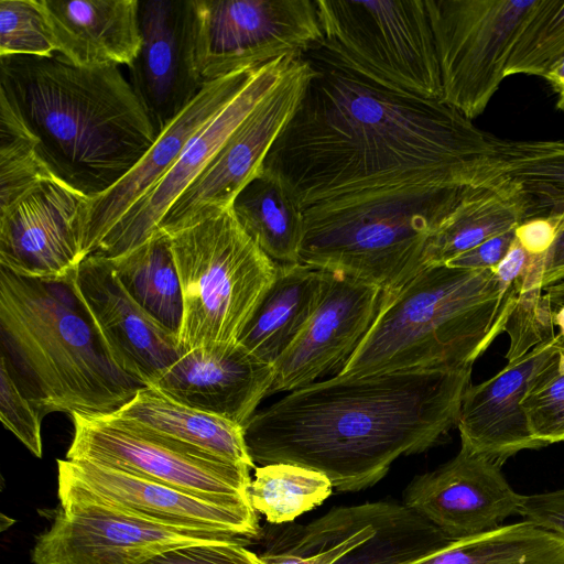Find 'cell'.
Listing matches in <instances>:
<instances>
[{
  "label": "cell",
  "mask_w": 564,
  "mask_h": 564,
  "mask_svg": "<svg viewBox=\"0 0 564 564\" xmlns=\"http://www.w3.org/2000/svg\"><path fill=\"white\" fill-rule=\"evenodd\" d=\"M314 74L268 152L301 209L417 187H478L492 134L442 102L379 86L321 46Z\"/></svg>",
  "instance_id": "cell-1"
},
{
  "label": "cell",
  "mask_w": 564,
  "mask_h": 564,
  "mask_svg": "<svg viewBox=\"0 0 564 564\" xmlns=\"http://www.w3.org/2000/svg\"><path fill=\"white\" fill-rule=\"evenodd\" d=\"M473 367L338 377L293 390L245 426L252 460L324 474L335 490L378 484L401 456L440 444L457 426Z\"/></svg>",
  "instance_id": "cell-2"
},
{
  "label": "cell",
  "mask_w": 564,
  "mask_h": 564,
  "mask_svg": "<svg viewBox=\"0 0 564 564\" xmlns=\"http://www.w3.org/2000/svg\"><path fill=\"white\" fill-rule=\"evenodd\" d=\"M0 96L20 116L53 174L93 199L121 181L158 137L120 66L0 57Z\"/></svg>",
  "instance_id": "cell-3"
},
{
  "label": "cell",
  "mask_w": 564,
  "mask_h": 564,
  "mask_svg": "<svg viewBox=\"0 0 564 564\" xmlns=\"http://www.w3.org/2000/svg\"><path fill=\"white\" fill-rule=\"evenodd\" d=\"M519 285L492 270L427 265L383 293L377 316L338 377L473 367L506 330Z\"/></svg>",
  "instance_id": "cell-4"
},
{
  "label": "cell",
  "mask_w": 564,
  "mask_h": 564,
  "mask_svg": "<svg viewBox=\"0 0 564 564\" xmlns=\"http://www.w3.org/2000/svg\"><path fill=\"white\" fill-rule=\"evenodd\" d=\"M69 280L0 269L2 354L43 415L111 414L144 386L112 362Z\"/></svg>",
  "instance_id": "cell-5"
},
{
  "label": "cell",
  "mask_w": 564,
  "mask_h": 564,
  "mask_svg": "<svg viewBox=\"0 0 564 564\" xmlns=\"http://www.w3.org/2000/svg\"><path fill=\"white\" fill-rule=\"evenodd\" d=\"M471 188H409L306 210L300 262L393 292L425 268L432 236Z\"/></svg>",
  "instance_id": "cell-6"
},
{
  "label": "cell",
  "mask_w": 564,
  "mask_h": 564,
  "mask_svg": "<svg viewBox=\"0 0 564 564\" xmlns=\"http://www.w3.org/2000/svg\"><path fill=\"white\" fill-rule=\"evenodd\" d=\"M164 232L182 290L178 341L184 351L238 341L274 279L275 262L243 230L231 207Z\"/></svg>",
  "instance_id": "cell-7"
},
{
  "label": "cell",
  "mask_w": 564,
  "mask_h": 564,
  "mask_svg": "<svg viewBox=\"0 0 564 564\" xmlns=\"http://www.w3.org/2000/svg\"><path fill=\"white\" fill-rule=\"evenodd\" d=\"M316 6L323 50L379 86L441 100L425 0H316Z\"/></svg>",
  "instance_id": "cell-8"
},
{
  "label": "cell",
  "mask_w": 564,
  "mask_h": 564,
  "mask_svg": "<svg viewBox=\"0 0 564 564\" xmlns=\"http://www.w3.org/2000/svg\"><path fill=\"white\" fill-rule=\"evenodd\" d=\"M441 70V101L473 120L506 78L536 0H425Z\"/></svg>",
  "instance_id": "cell-9"
},
{
  "label": "cell",
  "mask_w": 564,
  "mask_h": 564,
  "mask_svg": "<svg viewBox=\"0 0 564 564\" xmlns=\"http://www.w3.org/2000/svg\"><path fill=\"white\" fill-rule=\"evenodd\" d=\"M67 459L88 460L224 505H251L250 469L166 438L113 414H72Z\"/></svg>",
  "instance_id": "cell-10"
},
{
  "label": "cell",
  "mask_w": 564,
  "mask_h": 564,
  "mask_svg": "<svg viewBox=\"0 0 564 564\" xmlns=\"http://www.w3.org/2000/svg\"><path fill=\"white\" fill-rule=\"evenodd\" d=\"M194 62L206 84L319 47L316 0H192Z\"/></svg>",
  "instance_id": "cell-11"
},
{
  "label": "cell",
  "mask_w": 564,
  "mask_h": 564,
  "mask_svg": "<svg viewBox=\"0 0 564 564\" xmlns=\"http://www.w3.org/2000/svg\"><path fill=\"white\" fill-rule=\"evenodd\" d=\"M57 492L59 510L37 536L33 564H143L180 546L247 540L149 522L64 486Z\"/></svg>",
  "instance_id": "cell-12"
},
{
  "label": "cell",
  "mask_w": 564,
  "mask_h": 564,
  "mask_svg": "<svg viewBox=\"0 0 564 564\" xmlns=\"http://www.w3.org/2000/svg\"><path fill=\"white\" fill-rule=\"evenodd\" d=\"M313 74L311 62L300 55L176 198L158 229L172 231L230 208L241 189L263 171L268 152L292 118Z\"/></svg>",
  "instance_id": "cell-13"
},
{
  "label": "cell",
  "mask_w": 564,
  "mask_h": 564,
  "mask_svg": "<svg viewBox=\"0 0 564 564\" xmlns=\"http://www.w3.org/2000/svg\"><path fill=\"white\" fill-rule=\"evenodd\" d=\"M88 197L46 178L0 208V265L15 275L68 281L80 262Z\"/></svg>",
  "instance_id": "cell-14"
},
{
  "label": "cell",
  "mask_w": 564,
  "mask_h": 564,
  "mask_svg": "<svg viewBox=\"0 0 564 564\" xmlns=\"http://www.w3.org/2000/svg\"><path fill=\"white\" fill-rule=\"evenodd\" d=\"M302 53L264 63L245 88L188 140L174 165L120 218L91 256L116 258L147 241L228 137L285 77Z\"/></svg>",
  "instance_id": "cell-15"
},
{
  "label": "cell",
  "mask_w": 564,
  "mask_h": 564,
  "mask_svg": "<svg viewBox=\"0 0 564 564\" xmlns=\"http://www.w3.org/2000/svg\"><path fill=\"white\" fill-rule=\"evenodd\" d=\"M58 486L68 487L131 516L184 530L243 539L260 533L251 505H224L88 460L58 459Z\"/></svg>",
  "instance_id": "cell-16"
},
{
  "label": "cell",
  "mask_w": 564,
  "mask_h": 564,
  "mask_svg": "<svg viewBox=\"0 0 564 564\" xmlns=\"http://www.w3.org/2000/svg\"><path fill=\"white\" fill-rule=\"evenodd\" d=\"M70 285L112 362L141 386H152L184 349L129 294L107 258H85Z\"/></svg>",
  "instance_id": "cell-17"
},
{
  "label": "cell",
  "mask_w": 564,
  "mask_h": 564,
  "mask_svg": "<svg viewBox=\"0 0 564 564\" xmlns=\"http://www.w3.org/2000/svg\"><path fill=\"white\" fill-rule=\"evenodd\" d=\"M522 496L508 482L501 465L460 447L448 462L416 475L404 488L402 503L448 541H459L519 516Z\"/></svg>",
  "instance_id": "cell-18"
},
{
  "label": "cell",
  "mask_w": 564,
  "mask_h": 564,
  "mask_svg": "<svg viewBox=\"0 0 564 564\" xmlns=\"http://www.w3.org/2000/svg\"><path fill=\"white\" fill-rule=\"evenodd\" d=\"M139 18L141 45L128 79L159 134L205 85L194 62L193 2L140 1Z\"/></svg>",
  "instance_id": "cell-19"
},
{
  "label": "cell",
  "mask_w": 564,
  "mask_h": 564,
  "mask_svg": "<svg viewBox=\"0 0 564 564\" xmlns=\"http://www.w3.org/2000/svg\"><path fill=\"white\" fill-rule=\"evenodd\" d=\"M383 292L327 271L319 303L293 344L274 362L270 394L291 392L337 371L371 327Z\"/></svg>",
  "instance_id": "cell-20"
},
{
  "label": "cell",
  "mask_w": 564,
  "mask_h": 564,
  "mask_svg": "<svg viewBox=\"0 0 564 564\" xmlns=\"http://www.w3.org/2000/svg\"><path fill=\"white\" fill-rule=\"evenodd\" d=\"M564 346L557 333L498 373L469 384L460 404L457 427L460 447L499 465L524 449L544 447L531 433L522 401L534 378Z\"/></svg>",
  "instance_id": "cell-21"
},
{
  "label": "cell",
  "mask_w": 564,
  "mask_h": 564,
  "mask_svg": "<svg viewBox=\"0 0 564 564\" xmlns=\"http://www.w3.org/2000/svg\"><path fill=\"white\" fill-rule=\"evenodd\" d=\"M273 379V365L238 341L212 343L185 350L150 387L245 427L270 395Z\"/></svg>",
  "instance_id": "cell-22"
},
{
  "label": "cell",
  "mask_w": 564,
  "mask_h": 564,
  "mask_svg": "<svg viewBox=\"0 0 564 564\" xmlns=\"http://www.w3.org/2000/svg\"><path fill=\"white\" fill-rule=\"evenodd\" d=\"M262 65L206 83L199 94L159 132L151 148L121 181L104 194L88 199L83 231L84 259L96 252L128 209L174 165L192 135L227 106Z\"/></svg>",
  "instance_id": "cell-23"
},
{
  "label": "cell",
  "mask_w": 564,
  "mask_h": 564,
  "mask_svg": "<svg viewBox=\"0 0 564 564\" xmlns=\"http://www.w3.org/2000/svg\"><path fill=\"white\" fill-rule=\"evenodd\" d=\"M139 0H41L56 54L77 66L127 67L141 45Z\"/></svg>",
  "instance_id": "cell-24"
},
{
  "label": "cell",
  "mask_w": 564,
  "mask_h": 564,
  "mask_svg": "<svg viewBox=\"0 0 564 564\" xmlns=\"http://www.w3.org/2000/svg\"><path fill=\"white\" fill-rule=\"evenodd\" d=\"M327 271L302 262H275L274 279L238 343L258 359L274 362L293 344L316 310Z\"/></svg>",
  "instance_id": "cell-25"
},
{
  "label": "cell",
  "mask_w": 564,
  "mask_h": 564,
  "mask_svg": "<svg viewBox=\"0 0 564 564\" xmlns=\"http://www.w3.org/2000/svg\"><path fill=\"white\" fill-rule=\"evenodd\" d=\"M111 414L220 460L256 468L243 426L176 402L153 387H141Z\"/></svg>",
  "instance_id": "cell-26"
},
{
  "label": "cell",
  "mask_w": 564,
  "mask_h": 564,
  "mask_svg": "<svg viewBox=\"0 0 564 564\" xmlns=\"http://www.w3.org/2000/svg\"><path fill=\"white\" fill-rule=\"evenodd\" d=\"M525 200L513 185L489 180L471 188L432 236L424 265L446 264L525 219Z\"/></svg>",
  "instance_id": "cell-27"
},
{
  "label": "cell",
  "mask_w": 564,
  "mask_h": 564,
  "mask_svg": "<svg viewBox=\"0 0 564 564\" xmlns=\"http://www.w3.org/2000/svg\"><path fill=\"white\" fill-rule=\"evenodd\" d=\"M484 177L505 181L525 200V219L564 215V141L492 137Z\"/></svg>",
  "instance_id": "cell-28"
},
{
  "label": "cell",
  "mask_w": 564,
  "mask_h": 564,
  "mask_svg": "<svg viewBox=\"0 0 564 564\" xmlns=\"http://www.w3.org/2000/svg\"><path fill=\"white\" fill-rule=\"evenodd\" d=\"M232 212L251 239L274 262H299L305 216L285 184L262 171L237 195Z\"/></svg>",
  "instance_id": "cell-29"
},
{
  "label": "cell",
  "mask_w": 564,
  "mask_h": 564,
  "mask_svg": "<svg viewBox=\"0 0 564 564\" xmlns=\"http://www.w3.org/2000/svg\"><path fill=\"white\" fill-rule=\"evenodd\" d=\"M108 260L133 300L178 337L183 297L167 235L158 229L140 246Z\"/></svg>",
  "instance_id": "cell-30"
},
{
  "label": "cell",
  "mask_w": 564,
  "mask_h": 564,
  "mask_svg": "<svg viewBox=\"0 0 564 564\" xmlns=\"http://www.w3.org/2000/svg\"><path fill=\"white\" fill-rule=\"evenodd\" d=\"M408 564H564V539L522 520L451 541Z\"/></svg>",
  "instance_id": "cell-31"
},
{
  "label": "cell",
  "mask_w": 564,
  "mask_h": 564,
  "mask_svg": "<svg viewBox=\"0 0 564 564\" xmlns=\"http://www.w3.org/2000/svg\"><path fill=\"white\" fill-rule=\"evenodd\" d=\"M249 499L256 512L268 522H291L321 506L333 492L330 480L322 473L288 463L254 468Z\"/></svg>",
  "instance_id": "cell-32"
},
{
  "label": "cell",
  "mask_w": 564,
  "mask_h": 564,
  "mask_svg": "<svg viewBox=\"0 0 564 564\" xmlns=\"http://www.w3.org/2000/svg\"><path fill=\"white\" fill-rule=\"evenodd\" d=\"M403 503L369 539L328 564H408L449 543Z\"/></svg>",
  "instance_id": "cell-33"
},
{
  "label": "cell",
  "mask_w": 564,
  "mask_h": 564,
  "mask_svg": "<svg viewBox=\"0 0 564 564\" xmlns=\"http://www.w3.org/2000/svg\"><path fill=\"white\" fill-rule=\"evenodd\" d=\"M52 177L56 176L42 160L36 140L14 108L0 96V208Z\"/></svg>",
  "instance_id": "cell-34"
},
{
  "label": "cell",
  "mask_w": 564,
  "mask_h": 564,
  "mask_svg": "<svg viewBox=\"0 0 564 564\" xmlns=\"http://www.w3.org/2000/svg\"><path fill=\"white\" fill-rule=\"evenodd\" d=\"M564 59V0H536L512 47L506 77H544Z\"/></svg>",
  "instance_id": "cell-35"
},
{
  "label": "cell",
  "mask_w": 564,
  "mask_h": 564,
  "mask_svg": "<svg viewBox=\"0 0 564 564\" xmlns=\"http://www.w3.org/2000/svg\"><path fill=\"white\" fill-rule=\"evenodd\" d=\"M56 47L41 0H0V57H52Z\"/></svg>",
  "instance_id": "cell-36"
},
{
  "label": "cell",
  "mask_w": 564,
  "mask_h": 564,
  "mask_svg": "<svg viewBox=\"0 0 564 564\" xmlns=\"http://www.w3.org/2000/svg\"><path fill=\"white\" fill-rule=\"evenodd\" d=\"M522 409L543 446L564 441V346L534 378Z\"/></svg>",
  "instance_id": "cell-37"
},
{
  "label": "cell",
  "mask_w": 564,
  "mask_h": 564,
  "mask_svg": "<svg viewBox=\"0 0 564 564\" xmlns=\"http://www.w3.org/2000/svg\"><path fill=\"white\" fill-rule=\"evenodd\" d=\"M42 412L18 383L6 356L0 366V419L7 430L37 458L42 457Z\"/></svg>",
  "instance_id": "cell-38"
},
{
  "label": "cell",
  "mask_w": 564,
  "mask_h": 564,
  "mask_svg": "<svg viewBox=\"0 0 564 564\" xmlns=\"http://www.w3.org/2000/svg\"><path fill=\"white\" fill-rule=\"evenodd\" d=\"M247 540L202 543L167 550L143 564H263L245 546Z\"/></svg>",
  "instance_id": "cell-39"
},
{
  "label": "cell",
  "mask_w": 564,
  "mask_h": 564,
  "mask_svg": "<svg viewBox=\"0 0 564 564\" xmlns=\"http://www.w3.org/2000/svg\"><path fill=\"white\" fill-rule=\"evenodd\" d=\"M519 516L564 539V488L523 495Z\"/></svg>",
  "instance_id": "cell-40"
},
{
  "label": "cell",
  "mask_w": 564,
  "mask_h": 564,
  "mask_svg": "<svg viewBox=\"0 0 564 564\" xmlns=\"http://www.w3.org/2000/svg\"><path fill=\"white\" fill-rule=\"evenodd\" d=\"M564 215L539 216L522 220L514 235L520 246L531 256H544L553 246Z\"/></svg>",
  "instance_id": "cell-41"
},
{
  "label": "cell",
  "mask_w": 564,
  "mask_h": 564,
  "mask_svg": "<svg viewBox=\"0 0 564 564\" xmlns=\"http://www.w3.org/2000/svg\"><path fill=\"white\" fill-rule=\"evenodd\" d=\"M514 239V229H511L479 243L446 265L467 270H494L505 259Z\"/></svg>",
  "instance_id": "cell-42"
},
{
  "label": "cell",
  "mask_w": 564,
  "mask_h": 564,
  "mask_svg": "<svg viewBox=\"0 0 564 564\" xmlns=\"http://www.w3.org/2000/svg\"><path fill=\"white\" fill-rule=\"evenodd\" d=\"M564 279V220L551 249L542 258V268L536 279L539 288Z\"/></svg>",
  "instance_id": "cell-43"
},
{
  "label": "cell",
  "mask_w": 564,
  "mask_h": 564,
  "mask_svg": "<svg viewBox=\"0 0 564 564\" xmlns=\"http://www.w3.org/2000/svg\"><path fill=\"white\" fill-rule=\"evenodd\" d=\"M557 95L556 108L564 110V59L543 77Z\"/></svg>",
  "instance_id": "cell-44"
},
{
  "label": "cell",
  "mask_w": 564,
  "mask_h": 564,
  "mask_svg": "<svg viewBox=\"0 0 564 564\" xmlns=\"http://www.w3.org/2000/svg\"><path fill=\"white\" fill-rule=\"evenodd\" d=\"M543 300L550 312L564 307V279L543 289Z\"/></svg>",
  "instance_id": "cell-45"
}]
</instances>
